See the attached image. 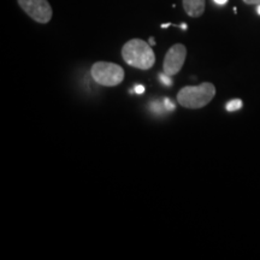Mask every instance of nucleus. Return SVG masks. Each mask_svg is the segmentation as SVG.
I'll return each instance as SVG.
<instances>
[{"mask_svg":"<svg viewBox=\"0 0 260 260\" xmlns=\"http://www.w3.org/2000/svg\"><path fill=\"white\" fill-rule=\"evenodd\" d=\"M122 57L126 64L140 70L151 69L155 63L151 45L141 39H133L125 42L122 48Z\"/></svg>","mask_w":260,"mask_h":260,"instance_id":"obj_1","label":"nucleus"},{"mask_svg":"<svg viewBox=\"0 0 260 260\" xmlns=\"http://www.w3.org/2000/svg\"><path fill=\"white\" fill-rule=\"evenodd\" d=\"M216 95V87L210 82L199 86H188L182 88L177 94V102L186 109H201L210 104Z\"/></svg>","mask_w":260,"mask_h":260,"instance_id":"obj_2","label":"nucleus"},{"mask_svg":"<svg viewBox=\"0 0 260 260\" xmlns=\"http://www.w3.org/2000/svg\"><path fill=\"white\" fill-rule=\"evenodd\" d=\"M92 79L105 87L118 86L124 80V70L121 65L110 61H96L90 68Z\"/></svg>","mask_w":260,"mask_h":260,"instance_id":"obj_3","label":"nucleus"},{"mask_svg":"<svg viewBox=\"0 0 260 260\" xmlns=\"http://www.w3.org/2000/svg\"><path fill=\"white\" fill-rule=\"evenodd\" d=\"M18 5L31 19L41 24H46L51 21L52 8L47 0H17Z\"/></svg>","mask_w":260,"mask_h":260,"instance_id":"obj_4","label":"nucleus"},{"mask_svg":"<svg viewBox=\"0 0 260 260\" xmlns=\"http://www.w3.org/2000/svg\"><path fill=\"white\" fill-rule=\"evenodd\" d=\"M186 46L182 44L174 45V46L168 51L167 56L164 58V64H162L164 73L167 75H170V76H174V75L180 73L184 61H186Z\"/></svg>","mask_w":260,"mask_h":260,"instance_id":"obj_5","label":"nucleus"},{"mask_svg":"<svg viewBox=\"0 0 260 260\" xmlns=\"http://www.w3.org/2000/svg\"><path fill=\"white\" fill-rule=\"evenodd\" d=\"M183 9L190 17H200L205 12V0H183Z\"/></svg>","mask_w":260,"mask_h":260,"instance_id":"obj_6","label":"nucleus"},{"mask_svg":"<svg viewBox=\"0 0 260 260\" xmlns=\"http://www.w3.org/2000/svg\"><path fill=\"white\" fill-rule=\"evenodd\" d=\"M241 107H242V100L234 99V100H230V102L226 104L225 109H226V111L234 112V111H239Z\"/></svg>","mask_w":260,"mask_h":260,"instance_id":"obj_7","label":"nucleus"},{"mask_svg":"<svg viewBox=\"0 0 260 260\" xmlns=\"http://www.w3.org/2000/svg\"><path fill=\"white\" fill-rule=\"evenodd\" d=\"M159 80H160L162 84H165V86H168V87L172 86V81H171L170 75H167L165 73L160 74V75H159Z\"/></svg>","mask_w":260,"mask_h":260,"instance_id":"obj_8","label":"nucleus"},{"mask_svg":"<svg viewBox=\"0 0 260 260\" xmlns=\"http://www.w3.org/2000/svg\"><path fill=\"white\" fill-rule=\"evenodd\" d=\"M164 107H165V110H167V111L171 112V111H174L175 107H176V106H175V104L172 103L170 99H165L164 100Z\"/></svg>","mask_w":260,"mask_h":260,"instance_id":"obj_9","label":"nucleus"},{"mask_svg":"<svg viewBox=\"0 0 260 260\" xmlns=\"http://www.w3.org/2000/svg\"><path fill=\"white\" fill-rule=\"evenodd\" d=\"M151 110H152V111H153V112H160V111H161V105H160V104H158L157 102L152 103Z\"/></svg>","mask_w":260,"mask_h":260,"instance_id":"obj_10","label":"nucleus"},{"mask_svg":"<svg viewBox=\"0 0 260 260\" xmlns=\"http://www.w3.org/2000/svg\"><path fill=\"white\" fill-rule=\"evenodd\" d=\"M133 92H135V93H138V94H142V93L145 92V87H144V86H140V84H138V86H135V88L133 89L130 93H133Z\"/></svg>","mask_w":260,"mask_h":260,"instance_id":"obj_11","label":"nucleus"},{"mask_svg":"<svg viewBox=\"0 0 260 260\" xmlns=\"http://www.w3.org/2000/svg\"><path fill=\"white\" fill-rule=\"evenodd\" d=\"M248 5H260V0H243Z\"/></svg>","mask_w":260,"mask_h":260,"instance_id":"obj_12","label":"nucleus"},{"mask_svg":"<svg viewBox=\"0 0 260 260\" xmlns=\"http://www.w3.org/2000/svg\"><path fill=\"white\" fill-rule=\"evenodd\" d=\"M213 2L218 5H224V4H226L228 0H213Z\"/></svg>","mask_w":260,"mask_h":260,"instance_id":"obj_13","label":"nucleus"},{"mask_svg":"<svg viewBox=\"0 0 260 260\" xmlns=\"http://www.w3.org/2000/svg\"><path fill=\"white\" fill-rule=\"evenodd\" d=\"M149 45H151V46H154V45H155V40H154V38H151V39H149Z\"/></svg>","mask_w":260,"mask_h":260,"instance_id":"obj_14","label":"nucleus"},{"mask_svg":"<svg viewBox=\"0 0 260 260\" xmlns=\"http://www.w3.org/2000/svg\"><path fill=\"white\" fill-rule=\"evenodd\" d=\"M180 27H181L182 29H183V30H187V29H188V27H187V24H184V23H182V24L180 25Z\"/></svg>","mask_w":260,"mask_h":260,"instance_id":"obj_15","label":"nucleus"},{"mask_svg":"<svg viewBox=\"0 0 260 260\" xmlns=\"http://www.w3.org/2000/svg\"><path fill=\"white\" fill-rule=\"evenodd\" d=\"M169 25H171L170 23H165V24H161V28H168Z\"/></svg>","mask_w":260,"mask_h":260,"instance_id":"obj_16","label":"nucleus"},{"mask_svg":"<svg viewBox=\"0 0 260 260\" xmlns=\"http://www.w3.org/2000/svg\"><path fill=\"white\" fill-rule=\"evenodd\" d=\"M256 12H258V15H260V5H258V8H256Z\"/></svg>","mask_w":260,"mask_h":260,"instance_id":"obj_17","label":"nucleus"}]
</instances>
